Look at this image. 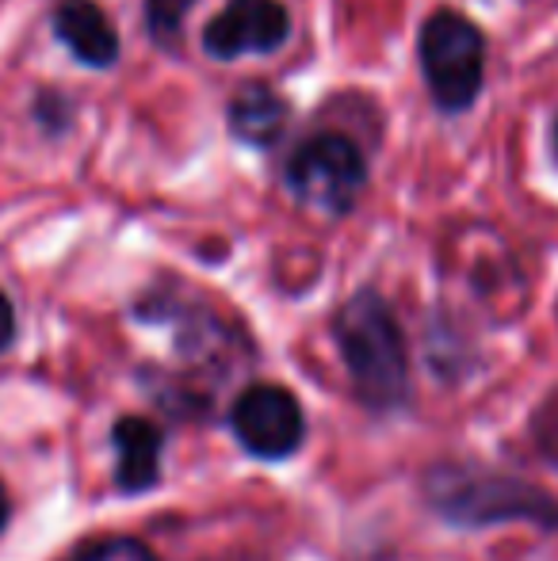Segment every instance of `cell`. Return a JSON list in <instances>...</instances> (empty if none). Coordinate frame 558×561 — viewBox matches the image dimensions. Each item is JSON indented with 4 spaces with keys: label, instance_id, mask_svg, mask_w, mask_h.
<instances>
[{
    "label": "cell",
    "instance_id": "1",
    "mask_svg": "<svg viewBox=\"0 0 558 561\" xmlns=\"http://www.w3.org/2000/svg\"><path fill=\"white\" fill-rule=\"evenodd\" d=\"M333 336L349 367L356 401L372 413H390L410 398V352L395 310L379 290H356L337 310Z\"/></svg>",
    "mask_w": 558,
    "mask_h": 561
},
{
    "label": "cell",
    "instance_id": "2",
    "mask_svg": "<svg viewBox=\"0 0 558 561\" xmlns=\"http://www.w3.org/2000/svg\"><path fill=\"white\" fill-rule=\"evenodd\" d=\"M429 504L459 527H490L524 519L544 531H558V501L547 489L505 470H486L467 462H440L424 473Z\"/></svg>",
    "mask_w": 558,
    "mask_h": 561
},
{
    "label": "cell",
    "instance_id": "3",
    "mask_svg": "<svg viewBox=\"0 0 558 561\" xmlns=\"http://www.w3.org/2000/svg\"><path fill=\"white\" fill-rule=\"evenodd\" d=\"M421 69L429 92L444 112H467L482 92L486 38L467 15L436 12L421 27Z\"/></svg>",
    "mask_w": 558,
    "mask_h": 561
},
{
    "label": "cell",
    "instance_id": "4",
    "mask_svg": "<svg viewBox=\"0 0 558 561\" xmlns=\"http://www.w3.org/2000/svg\"><path fill=\"white\" fill-rule=\"evenodd\" d=\"M287 187L298 203L326 215H349L367 187V161L344 134H314L291 153Z\"/></svg>",
    "mask_w": 558,
    "mask_h": 561
},
{
    "label": "cell",
    "instance_id": "5",
    "mask_svg": "<svg viewBox=\"0 0 558 561\" xmlns=\"http://www.w3.org/2000/svg\"><path fill=\"white\" fill-rule=\"evenodd\" d=\"M230 424L238 444L253 458H264V462L291 458L306 439L303 405L295 401V393L272 382H257L241 390V398L234 401Z\"/></svg>",
    "mask_w": 558,
    "mask_h": 561
},
{
    "label": "cell",
    "instance_id": "6",
    "mask_svg": "<svg viewBox=\"0 0 558 561\" xmlns=\"http://www.w3.org/2000/svg\"><path fill=\"white\" fill-rule=\"evenodd\" d=\"M291 38V15L280 0H226V8L203 31V50L218 61L249 54H276Z\"/></svg>",
    "mask_w": 558,
    "mask_h": 561
},
{
    "label": "cell",
    "instance_id": "7",
    "mask_svg": "<svg viewBox=\"0 0 558 561\" xmlns=\"http://www.w3.org/2000/svg\"><path fill=\"white\" fill-rule=\"evenodd\" d=\"M54 35L89 69H112L119 61V35L96 0H58Z\"/></svg>",
    "mask_w": 558,
    "mask_h": 561
},
{
    "label": "cell",
    "instance_id": "8",
    "mask_svg": "<svg viewBox=\"0 0 558 561\" xmlns=\"http://www.w3.org/2000/svg\"><path fill=\"white\" fill-rule=\"evenodd\" d=\"M115 444V485L127 496H138L146 489H153L161 481V447L164 436L157 424H149L146 416H123L112 428Z\"/></svg>",
    "mask_w": 558,
    "mask_h": 561
},
{
    "label": "cell",
    "instance_id": "9",
    "mask_svg": "<svg viewBox=\"0 0 558 561\" xmlns=\"http://www.w3.org/2000/svg\"><path fill=\"white\" fill-rule=\"evenodd\" d=\"M291 107L287 100L280 96L272 84L253 81L230 100V112H226V123H230V134L249 149H269L276 146L287 130Z\"/></svg>",
    "mask_w": 558,
    "mask_h": 561
},
{
    "label": "cell",
    "instance_id": "10",
    "mask_svg": "<svg viewBox=\"0 0 558 561\" xmlns=\"http://www.w3.org/2000/svg\"><path fill=\"white\" fill-rule=\"evenodd\" d=\"M195 0H146L141 4V23L146 35L153 38L161 50H176L184 43V20L192 15Z\"/></svg>",
    "mask_w": 558,
    "mask_h": 561
},
{
    "label": "cell",
    "instance_id": "11",
    "mask_svg": "<svg viewBox=\"0 0 558 561\" xmlns=\"http://www.w3.org/2000/svg\"><path fill=\"white\" fill-rule=\"evenodd\" d=\"M66 561H157L153 550L127 535H107V539H92L77 547Z\"/></svg>",
    "mask_w": 558,
    "mask_h": 561
},
{
    "label": "cell",
    "instance_id": "12",
    "mask_svg": "<svg viewBox=\"0 0 558 561\" xmlns=\"http://www.w3.org/2000/svg\"><path fill=\"white\" fill-rule=\"evenodd\" d=\"M35 115L43 118L50 130H58V126L69 123V100L58 96V92H43V96L35 100Z\"/></svg>",
    "mask_w": 558,
    "mask_h": 561
},
{
    "label": "cell",
    "instance_id": "13",
    "mask_svg": "<svg viewBox=\"0 0 558 561\" xmlns=\"http://www.w3.org/2000/svg\"><path fill=\"white\" fill-rule=\"evenodd\" d=\"M12 340H15V310H12V302H8L4 290H0V355L12 347Z\"/></svg>",
    "mask_w": 558,
    "mask_h": 561
},
{
    "label": "cell",
    "instance_id": "14",
    "mask_svg": "<svg viewBox=\"0 0 558 561\" xmlns=\"http://www.w3.org/2000/svg\"><path fill=\"white\" fill-rule=\"evenodd\" d=\"M8 512H12V504H8V493H4V485H0V531H4V524H8Z\"/></svg>",
    "mask_w": 558,
    "mask_h": 561
}]
</instances>
